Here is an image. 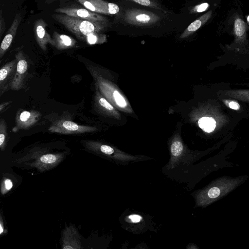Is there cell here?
<instances>
[{
    "instance_id": "6da1fadb",
    "label": "cell",
    "mask_w": 249,
    "mask_h": 249,
    "mask_svg": "<svg viewBox=\"0 0 249 249\" xmlns=\"http://www.w3.org/2000/svg\"><path fill=\"white\" fill-rule=\"evenodd\" d=\"M249 178L248 175L236 177L223 176L213 180L198 194V205L206 207L223 198L245 183Z\"/></svg>"
},
{
    "instance_id": "7a4b0ae2",
    "label": "cell",
    "mask_w": 249,
    "mask_h": 249,
    "mask_svg": "<svg viewBox=\"0 0 249 249\" xmlns=\"http://www.w3.org/2000/svg\"><path fill=\"white\" fill-rule=\"evenodd\" d=\"M52 17L78 39L84 42L89 35L95 33H103L110 26L109 22L93 21L64 14H54Z\"/></svg>"
},
{
    "instance_id": "3957f363",
    "label": "cell",
    "mask_w": 249,
    "mask_h": 249,
    "mask_svg": "<svg viewBox=\"0 0 249 249\" xmlns=\"http://www.w3.org/2000/svg\"><path fill=\"white\" fill-rule=\"evenodd\" d=\"M63 153H53L46 151H34L23 158L18 159L19 164L35 168L40 172L49 170L57 165L63 160Z\"/></svg>"
},
{
    "instance_id": "277c9868",
    "label": "cell",
    "mask_w": 249,
    "mask_h": 249,
    "mask_svg": "<svg viewBox=\"0 0 249 249\" xmlns=\"http://www.w3.org/2000/svg\"><path fill=\"white\" fill-rule=\"evenodd\" d=\"M123 20L127 25L140 27L157 25L161 17L151 11L139 8H129L123 14Z\"/></svg>"
},
{
    "instance_id": "5b68a950",
    "label": "cell",
    "mask_w": 249,
    "mask_h": 249,
    "mask_svg": "<svg viewBox=\"0 0 249 249\" xmlns=\"http://www.w3.org/2000/svg\"><path fill=\"white\" fill-rule=\"evenodd\" d=\"M96 130L95 127L91 126L80 125L72 121L62 119L53 123L48 129L51 132L61 134L89 133Z\"/></svg>"
},
{
    "instance_id": "8992f818",
    "label": "cell",
    "mask_w": 249,
    "mask_h": 249,
    "mask_svg": "<svg viewBox=\"0 0 249 249\" xmlns=\"http://www.w3.org/2000/svg\"><path fill=\"white\" fill-rule=\"evenodd\" d=\"M86 9L95 13L104 15H115L120 12L117 4L103 0H78Z\"/></svg>"
},
{
    "instance_id": "52a82bcc",
    "label": "cell",
    "mask_w": 249,
    "mask_h": 249,
    "mask_svg": "<svg viewBox=\"0 0 249 249\" xmlns=\"http://www.w3.org/2000/svg\"><path fill=\"white\" fill-rule=\"evenodd\" d=\"M57 13L64 14L71 17L78 18L93 21L109 22L106 17L94 13L86 8L75 7H61L55 10Z\"/></svg>"
},
{
    "instance_id": "ba28073f",
    "label": "cell",
    "mask_w": 249,
    "mask_h": 249,
    "mask_svg": "<svg viewBox=\"0 0 249 249\" xmlns=\"http://www.w3.org/2000/svg\"><path fill=\"white\" fill-rule=\"evenodd\" d=\"M40 116V113L36 110L19 112L16 117V124L13 129V131L28 128L35 124L39 120Z\"/></svg>"
},
{
    "instance_id": "9c48e42d",
    "label": "cell",
    "mask_w": 249,
    "mask_h": 249,
    "mask_svg": "<svg viewBox=\"0 0 249 249\" xmlns=\"http://www.w3.org/2000/svg\"><path fill=\"white\" fill-rule=\"evenodd\" d=\"M47 23L41 18L38 19L34 23V32L35 39L40 48L47 50L48 44H52V37L46 30Z\"/></svg>"
},
{
    "instance_id": "30bf717a",
    "label": "cell",
    "mask_w": 249,
    "mask_h": 249,
    "mask_svg": "<svg viewBox=\"0 0 249 249\" xmlns=\"http://www.w3.org/2000/svg\"><path fill=\"white\" fill-rule=\"evenodd\" d=\"M18 60L16 59L6 63L0 70V95L5 91L11 84L16 74Z\"/></svg>"
},
{
    "instance_id": "8fae6325",
    "label": "cell",
    "mask_w": 249,
    "mask_h": 249,
    "mask_svg": "<svg viewBox=\"0 0 249 249\" xmlns=\"http://www.w3.org/2000/svg\"><path fill=\"white\" fill-rule=\"evenodd\" d=\"M83 248L79 234L73 226L65 227L63 233V249H78Z\"/></svg>"
},
{
    "instance_id": "7c38bea8",
    "label": "cell",
    "mask_w": 249,
    "mask_h": 249,
    "mask_svg": "<svg viewBox=\"0 0 249 249\" xmlns=\"http://www.w3.org/2000/svg\"><path fill=\"white\" fill-rule=\"evenodd\" d=\"M21 20L22 17L20 13L16 14L9 30L1 43L0 47V58L2 57L12 44Z\"/></svg>"
},
{
    "instance_id": "4fadbf2b",
    "label": "cell",
    "mask_w": 249,
    "mask_h": 249,
    "mask_svg": "<svg viewBox=\"0 0 249 249\" xmlns=\"http://www.w3.org/2000/svg\"><path fill=\"white\" fill-rule=\"evenodd\" d=\"M18 60L16 72L11 84V88L14 89H18L21 87L23 75L28 69V63L24 58L22 52H18L16 55Z\"/></svg>"
},
{
    "instance_id": "5bb4252c",
    "label": "cell",
    "mask_w": 249,
    "mask_h": 249,
    "mask_svg": "<svg viewBox=\"0 0 249 249\" xmlns=\"http://www.w3.org/2000/svg\"><path fill=\"white\" fill-rule=\"evenodd\" d=\"M76 41L71 36L54 31L52 45L59 50L68 49L75 46Z\"/></svg>"
},
{
    "instance_id": "9a60e30c",
    "label": "cell",
    "mask_w": 249,
    "mask_h": 249,
    "mask_svg": "<svg viewBox=\"0 0 249 249\" xmlns=\"http://www.w3.org/2000/svg\"><path fill=\"white\" fill-rule=\"evenodd\" d=\"M212 16V11H208L201 16L187 27L181 34L180 38L182 39L186 38L195 33L211 18Z\"/></svg>"
},
{
    "instance_id": "2e32d148",
    "label": "cell",
    "mask_w": 249,
    "mask_h": 249,
    "mask_svg": "<svg viewBox=\"0 0 249 249\" xmlns=\"http://www.w3.org/2000/svg\"><path fill=\"white\" fill-rule=\"evenodd\" d=\"M235 43L244 44L246 41L247 26L244 21L239 16L235 17L233 27Z\"/></svg>"
},
{
    "instance_id": "e0dca14e",
    "label": "cell",
    "mask_w": 249,
    "mask_h": 249,
    "mask_svg": "<svg viewBox=\"0 0 249 249\" xmlns=\"http://www.w3.org/2000/svg\"><path fill=\"white\" fill-rule=\"evenodd\" d=\"M222 97L231 98L249 103V90L248 89H230L219 91Z\"/></svg>"
},
{
    "instance_id": "ac0fdd59",
    "label": "cell",
    "mask_w": 249,
    "mask_h": 249,
    "mask_svg": "<svg viewBox=\"0 0 249 249\" xmlns=\"http://www.w3.org/2000/svg\"><path fill=\"white\" fill-rule=\"evenodd\" d=\"M216 123L213 118L204 117L199 120L198 125L204 131L210 133L215 129L216 126Z\"/></svg>"
},
{
    "instance_id": "d6986e66",
    "label": "cell",
    "mask_w": 249,
    "mask_h": 249,
    "mask_svg": "<svg viewBox=\"0 0 249 249\" xmlns=\"http://www.w3.org/2000/svg\"><path fill=\"white\" fill-rule=\"evenodd\" d=\"M137 3L139 5L159 10L160 12L166 13V10L157 0H126Z\"/></svg>"
},
{
    "instance_id": "ffe728a7",
    "label": "cell",
    "mask_w": 249,
    "mask_h": 249,
    "mask_svg": "<svg viewBox=\"0 0 249 249\" xmlns=\"http://www.w3.org/2000/svg\"><path fill=\"white\" fill-rule=\"evenodd\" d=\"M7 134L5 121L1 119L0 122V148L2 151H4L5 148Z\"/></svg>"
},
{
    "instance_id": "44dd1931",
    "label": "cell",
    "mask_w": 249,
    "mask_h": 249,
    "mask_svg": "<svg viewBox=\"0 0 249 249\" xmlns=\"http://www.w3.org/2000/svg\"><path fill=\"white\" fill-rule=\"evenodd\" d=\"M13 186L12 180L6 177L3 178L0 186V192L2 195H5L8 193Z\"/></svg>"
},
{
    "instance_id": "7402d4cb",
    "label": "cell",
    "mask_w": 249,
    "mask_h": 249,
    "mask_svg": "<svg viewBox=\"0 0 249 249\" xmlns=\"http://www.w3.org/2000/svg\"><path fill=\"white\" fill-rule=\"evenodd\" d=\"M182 150V144L179 141H176L171 145V151L172 155L174 156H179L181 153Z\"/></svg>"
},
{
    "instance_id": "603a6c76",
    "label": "cell",
    "mask_w": 249,
    "mask_h": 249,
    "mask_svg": "<svg viewBox=\"0 0 249 249\" xmlns=\"http://www.w3.org/2000/svg\"><path fill=\"white\" fill-rule=\"evenodd\" d=\"M113 96L115 102L119 106L122 107L126 106V103L124 99L118 91H114Z\"/></svg>"
},
{
    "instance_id": "cb8c5ba5",
    "label": "cell",
    "mask_w": 249,
    "mask_h": 249,
    "mask_svg": "<svg viewBox=\"0 0 249 249\" xmlns=\"http://www.w3.org/2000/svg\"><path fill=\"white\" fill-rule=\"evenodd\" d=\"M96 99L97 103L101 107L108 111H111L113 109L112 106L104 97H99Z\"/></svg>"
},
{
    "instance_id": "d4e9b609",
    "label": "cell",
    "mask_w": 249,
    "mask_h": 249,
    "mask_svg": "<svg viewBox=\"0 0 249 249\" xmlns=\"http://www.w3.org/2000/svg\"><path fill=\"white\" fill-rule=\"evenodd\" d=\"M209 3L204 2L194 6L191 9L192 13H200L206 11L209 7Z\"/></svg>"
},
{
    "instance_id": "484cf974",
    "label": "cell",
    "mask_w": 249,
    "mask_h": 249,
    "mask_svg": "<svg viewBox=\"0 0 249 249\" xmlns=\"http://www.w3.org/2000/svg\"><path fill=\"white\" fill-rule=\"evenodd\" d=\"M223 102L230 108L235 110H238L240 108V105L236 101L229 100L228 98L222 99Z\"/></svg>"
},
{
    "instance_id": "4316f807",
    "label": "cell",
    "mask_w": 249,
    "mask_h": 249,
    "mask_svg": "<svg viewBox=\"0 0 249 249\" xmlns=\"http://www.w3.org/2000/svg\"><path fill=\"white\" fill-rule=\"evenodd\" d=\"M5 21L4 17L2 15V10L0 12V37H1L4 32L5 30Z\"/></svg>"
},
{
    "instance_id": "83f0119b",
    "label": "cell",
    "mask_w": 249,
    "mask_h": 249,
    "mask_svg": "<svg viewBox=\"0 0 249 249\" xmlns=\"http://www.w3.org/2000/svg\"><path fill=\"white\" fill-rule=\"evenodd\" d=\"M8 232V231L4 229V223L1 215L0 216V235L6 234Z\"/></svg>"
},
{
    "instance_id": "f1b7e54d",
    "label": "cell",
    "mask_w": 249,
    "mask_h": 249,
    "mask_svg": "<svg viewBox=\"0 0 249 249\" xmlns=\"http://www.w3.org/2000/svg\"><path fill=\"white\" fill-rule=\"evenodd\" d=\"M129 218L134 223L139 222L142 219V217L137 214H132L129 216Z\"/></svg>"
},
{
    "instance_id": "f546056e",
    "label": "cell",
    "mask_w": 249,
    "mask_h": 249,
    "mask_svg": "<svg viewBox=\"0 0 249 249\" xmlns=\"http://www.w3.org/2000/svg\"><path fill=\"white\" fill-rule=\"evenodd\" d=\"M9 102H7L6 103H4L3 104H1L0 105V110L1 111L2 110V108H4V107H6V106H7L8 104H9Z\"/></svg>"
},
{
    "instance_id": "4dcf8cb0",
    "label": "cell",
    "mask_w": 249,
    "mask_h": 249,
    "mask_svg": "<svg viewBox=\"0 0 249 249\" xmlns=\"http://www.w3.org/2000/svg\"><path fill=\"white\" fill-rule=\"evenodd\" d=\"M57 0H60V1H64V0H46V2L48 3H51Z\"/></svg>"
},
{
    "instance_id": "1f68e13d",
    "label": "cell",
    "mask_w": 249,
    "mask_h": 249,
    "mask_svg": "<svg viewBox=\"0 0 249 249\" xmlns=\"http://www.w3.org/2000/svg\"><path fill=\"white\" fill-rule=\"evenodd\" d=\"M247 21L249 23V16L247 18Z\"/></svg>"
}]
</instances>
